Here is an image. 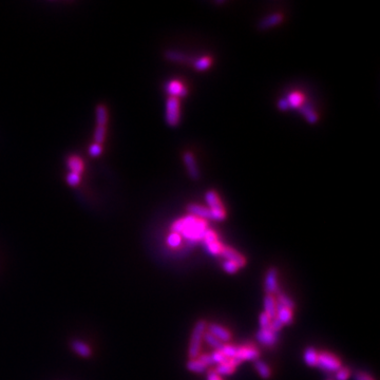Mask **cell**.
<instances>
[{"label": "cell", "instance_id": "6da1fadb", "mask_svg": "<svg viewBox=\"0 0 380 380\" xmlns=\"http://www.w3.org/2000/svg\"><path fill=\"white\" fill-rule=\"evenodd\" d=\"M207 229V221L193 216H187L179 219L171 225V231L179 233L181 237L189 240L191 242H197L203 240L204 233Z\"/></svg>", "mask_w": 380, "mask_h": 380}, {"label": "cell", "instance_id": "7a4b0ae2", "mask_svg": "<svg viewBox=\"0 0 380 380\" xmlns=\"http://www.w3.org/2000/svg\"><path fill=\"white\" fill-rule=\"evenodd\" d=\"M206 328H207V324H206L205 320H200L195 325V328H193L188 349V356L190 359H196L200 355Z\"/></svg>", "mask_w": 380, "mask_h": 380}, {"label": "cell", "instance_id": "3957f363", "mask_svg": "<svg viewBox=\"0 0 380 380\" xmlns=\"http://www.w3.org/2000/svg\"><path fill=\"white\" fill-rule=\"evenodd\" d=\"M206 203L208 204V209L211 213V220L222 221L226 218V211L218 193L215 190H208L205 193Z\"/></svg>", "mask_w": 380, "mask_h": 380}, {"label": "cell", "instance_id": "277c9868", "mask_svg": "<svg viewBox=\"0 0 380 380\" xmlns=\"http://www.w3.org/2000/svg\"><path fill=\"white\" fill-rule=\"evenodd\" d=\"M166 123L171 127H176L179 123L181 118V111H179V99L177 97H171L166 102V111H165Z\"/></svg>", "mask_w": 380, "mask_h": 380}, {"label": "cell", "instance_id": "5b68a950", "mask_svg": "<svg viewBox=\"0 0 380 380\" xmlns=\"http://www.w3.org/2000/svg\"><path fill=\"white\" fill-rule=\"evenodd\" d=\"M316 366L326 372H337L341 368V362H340V360L335 355L331 354V353L321 352L318 353V360Z\"/></svg>", "mask_w": 380, "mask_h": 380}, {"label": "cell", "instance_id": "8992f818", "mask_svg": "<svg viewBox=\"0 0 380 380\" xmlns=\"http://www.w3.org/2000/svg\"><path fill=\"white\" fill-rule=\"evenodd\" d=\"M203 240L206 246V249H207L210 253H212V255H220V253H221L223 245L218 241V237L215 231H212L208 228L206 229Z\"/></svg>", "mask_w": 380, "mask_h": 380}, {"label": "cell", "instance_id": "52a82bcc", "mask_svg": "<svg viewBox=\"0 0 380 380\" xmlns=\"http://www.w3.org/2000/svg\"><path fill=\"white\" fill-rule=\"evenodd\" d=\"M264 290L266 291V295H272L278 294L279 292V285H278V270L275 268H271L268 269V274L265 276V282H264Z\"/></svg>", "mask_w": 380, "mask_h": 380}, {"label": "cell", "instance_id": "ba28073f", "mask_svg": "<svg viewBox=\"0 0 380 380\" xmlns=\"http://www.w3.org/2000/svg\"><path fill=\"white\" fill-rule=\"evenodd\" d=\"M165 91L168 93L169 96L177 97L179 99L187 95V88L177 79H172V81L166 83Z\"/></svg>", "mask_w": 380, "mask_h": 380}, {"label": "cell", "instance_id": "9c48e42d", "mask_svg": "<svg viewBox=\"0 0 380 380\" xmlns=\"http://www.w3.org/2000/svg\"><path fill=\"white\" fill-rule=\"evenodd\" d=\"M67 168L69 169V172L78 173L83 176L86 169V163L84 158L78 155H70L66 161Z\"/></svg>", "mask_w": 380, "mask_h": 380}, {"label": "cell", "instance_id": "30bf717a", "mask_svg": "<svg viewBox=\"0 0 380 380\" xmlns=\"http://www.w3.org/2000/svg\"><path fill=\"white\" fill-rule=\"evenodd\" d=\"M220 255L223 256L226 260H227V261H231L233 263H236L239 266V268H244V266L246 265V259L239 251H237L236 249H233L231 247L223 246L221 253H220Z\"/></svg>", "mask_w": 380, "mask_h": 380}, {"label": "cell", "instance_id": "8fae6325", "mask_svg": "<svg viewBox=\"0 0 380 380\" xmlns=\"http://www.w3.org/2000/svg\"><path fill=\"white\" fill-rule=\"evenodd\" d=\"M259 357V351L253 345H242L237 348V355L236 359L240 360V361H244V360H257Z\"/></svg>", "mask_w": 380, "mask_h": 380}, {"label": "cell", "instance_id": "7c38bea8", "mask_svg": "<svg viewBox=\"0 0 380 380\" xmlns=\"http://www.w3.org/2000/svg\"><path fill=\"white\" fill-rule=\"evenodd\" d=\"M183 161L186 168H187L188 175L191 177V179H198L200 178V170H199L195 156H193L191 152H185L183 156Z\"/></svg>", "mask_w": 380, "mask_h": 380}, {"label": "cell", "instance_id": "4fadbf2b", "mask_svg": "<svg viewBox=\"0 0 380 380\" xmlns=\"http://www.w3.org/2000/svg\"><path fill=\"white\" fill-rule=\"evenodd\" d=\"M186 209H187L190 216L206 220V221H207V220H211L210 210L208 209V207H205V206H203V205L191 203V204L187 205Z\"/></svg>", "mask_w": 380, "mask_h": 380}, {"label": "cell", "instance_id": "5bb4252c", "mask_svg": "<svg viewBox=\"0 0 380 380\" xmlns=\"http://www.w3.org/2000/svg\"><path fill=\"white\" fill-rule=\"evenodd\" d=\"M283 21V14L282 13H271V14L264 17L261 22H259V28L261 30H268L272 28L279 23H281Z\"/></svg>", "mask_w": 380, "mask_h": 380}, {"label": "cell", "instance_id": "9a60e30c", "mask_svg": "<svg viewBox=\"0 0 380 380\" xmlns=\"http://www.w3.org/2000/svg\"><path fill=\"white\" fill-rule=\"evenodd\" d=\"M239 364H241V361H240V360H238L236 358L228 359L226 362H223L221 364H218L215 373H216V374H218L219 376H221V375H224V376L230 375V374H232L233 372H235L236 368H237Z\"/></svg>", "mask_w": 380, "mask_h": 380}, {"label": "cell", "instance_id": "2e32d148", "mask_svg": "<svg viewBox=\"0 0 380 380\" xmlns=\"http://www.w3.org/2000/svg\"><path fill=\"white\" fill-rule=\"evenodd\" d=\"M206 329L208 330L207 332H209L211 335L215 336L221 342L228 341V340H230V338H231L230 333L227 330H226L225 328H223L222 325H219V324H216V323H211Z\"/></svg>", "mask_w": 380, "mask_h": 380}, {"label": "cell", "instance_id": "e0dca14e", "mask_svg": "<svg viewBox=\"0 0 380 380\" xmlns=\"http://www.w3.org/2000/svg\"><path fill=\"white\" fill-rule=\"evenodd\" d=\"M257 339L259 340L260 343L268 345V346H271L278 341V335H277V333L272 332L269 329H268V330L261 329L257 333Z\"/></svg>", "mask_w": 380, "mask_h": 380}, {"label": "cell", "instance_id": "ac0fdd59", "mask_svg": "<svg viewBox=\"0 0 380 380\" xmlns=\"http://www.w3.org/2000/svg\"><path fill=\"white\" fill-rule=\"evenodd\" d=\"M109 111L104 104H99L95 108V126L108 127Z\"/></svg>", "mask_w": 380, "mask_h": 380}, {"label": "cell", "instance_id": "d6986e66", "mask_svg": "<svg viewBox=\"0 0 380 380\" xmlns=\"http://www.w3.org/2000/svg\"><path fill=\"white\" fill-rule=\"evenodd\" d=\"M289 104V108L300 109L305 104V96L301 92H291L285 97Z\"/></svg>", "mask_w": 380, "mask_h": 380}, {"label": "cell", "instance_id": "ffe728a7", "mask_svg": "<svg viewBox=\"0 0 380 380\" xmlns=\"http://www.w3.org/2000/svg\"><path fill=\"white\" fill-rule=\"evenodd\" d=\"M276 318L281 322L283 325L291 324L292 321V311L284 308V306L280 305L277 303V312H276Z\"/></svg>", "mask_w": 380, "mask_h": 380}, {"label": "cell", "instance_id": "44dd1931", "mask_svg": "<svg viewBox=\"0 0 380 380\" xmlns=\"http://www.w3.org/2000/svg\"><path fill=\"white\" fill-rule=\"evenodd\" d=\"M264 310L265 314H268L270 319L276 318L277 312V301L272 295H266L264 298Z\"/></svg>", "mask_w": 380, "mask_h": 380}, {"label": "cell", "instance_id": "7402d4cb", "mask_svg": "<svg viewBox=\"0 0 380 380\" xmlns=\"http://www.w3.org/2000/svg\"><path fill=\"white\" fill-rule=\"evenodd\" d=\"M299 111L302 113L303 116L305 117L306 121L311 124H315L318 121V114L315 112V110L312 108L310 105L304 104L301 108L299 109Z\"/></svg>", "mask_w": 380, "mask_h": 380}, {"label": "cell", "instance_id": "603a6c76", "mask_svg": "<svg viewBox=\"0 0 380 380\" xmlns=\"http://www.w3.org/2000/svg\"><path fill=\"white\" fill-rule=\"evenodd\" d=\"M211 64H212V59L210 57L202 56L196 59L195 63H193V67H195V69L198 71H204L206 69H208L211 66Z\"/></svg>", "mask_w": 380, "mask_h": 380}, {"label": "cell", "instance_id": "cb8c5ba5", "mask_svg": "<svg viewBox=\"0 0 380 380\" xmlns=\"http://www.w3.org/2000/svg\"><path fill=\"white\" fill-rule=\"evenodd\" d=\"M318 360V353L313 349L309 348L304 353V361L309 366H316Z\"/></svg>", "mask_w": 380, "mask_h": 380}, {"label": "cell", "instance_id": "d4e9b609", "mask_svg": "<svg viewBox=\"0 0 380 380\" xmlns=\"http://www.w3.org/2000/svg\"><path fill=\"white\" fill-rule=\"evenodd\" d=\"M203 338H204L205 341L207 342L210 346H212L213 349H216V351L221 350V349L223 348L224 343L220 341V340L217 339L213 335H211L209 332H205V334H204V337H203Z\"/></svg>", "mask_w": 380, "mask_h": 380}, {"label": "cell", "instance_id": "484cf974", "mask_svg": "<svg viewBox=\"0 0 380 380\" xmlns=\"http://www.w3.org/2000/svg\"><path fill=\"white\" fill-rule=\"evenodd\" d=\"M166 58L168 61L171 62H176V63H184L187 61V56L181 52H177V51H167L165 53Z\"/></svg>", "mask_w": 380, "mask_h": 380}, {"label": "cell", "instance_id": "4316f807", "mask_svg": "<svg viewBox=\"0 0 380 380\" xmlns=\"http://www.w3.org/2000/svg\"><path fill=\"white\" fill-rule=\"evenodd\" d=\"M82 179L83 176L74 172H68L66 176V182L69 186H71V187H77V186H79V184L82 183Z\"/></svg>", "mask_w": 380, "mask_h": 380}, {"label": "cell", "instance_id": "83f0119b", "mask_svg": "<svg viewBox=\"0 0 380 380\" xmlns=\"http://www.w3.org/2000/svg\"><path fill=\"white\" fill-rule=\"evenodd\" d=\"M187 369L193 373H203L205 372L206 369H207V366L204 365L201 361H199V360L196 358V359L189 360L187 363Z\"/></svg>", "mask_w": 380, "mask_h": 380}, {"label": "cell", "instance_id": "f1b7e54d", "mask_svg": "<svg viewBox=\"0 0 380 380\" xmlns=\"http://www.w3.org/2000/svg\"><path fill=\"white\" fill-rule=\"evenodd\" d=\"M277 295H278V301H277L278 304L284 306V308H288L291 311L295 309V306H296L295 302L292 301L290 297H288L285 294H283V292H280V291L278 292Z\"/></svg>", "mask_w": 380, "mask_h": 380}, {"label": "cell", "instance_id": "f546056e", "mask_svg": "<svg viewBox=\"0 0 380 380\" xmlns=\"http://www.w3.org/2000/svg\"><path fill=\"white\" fill-rule=\"evenodd\" d=\"M255 368L257 372L259 373V375L261 376L264 379H268L270 377V370L268 366V364L262 362V361H256L255 362Z\"/></svg>", "mask_w": 380, "mask_h": 380}, {"label": "cell", "instance_id": "4dcf8cb0", "mask_svg": "<svg viewBox=\"0 0 380 380\" xmlns=\"http://www.w3.org/2000/svg\"><path fill=\"white\" fill-rule=\"evenodd\" d=\"M103 152H104L103 145H99L96 143H92L88 148V153L91 157L101 156L103 155Z\"/></svg>", "mask_w": 380, "mask_h": 380}, {"label": "cell", "instance_id": "1f68e13d", "mask_svg": "<svg viewBox=\"0 0 380 380\" xmlns=\"http://www.w3.org/2000/svg\"><path fill=\"white\" fill-rule=\"evenodd\" d=\"M181 241H182V237L177 232L171 231V233L167 238V244L170 246V247H173V248L178 247V246L181 244Z\"/></svg>", "mask_w": 380, "mask_h": 380}, {"label": "cell", "instance_id": "d6a6232c", "mask_svg": "<svg viewBox=\"0 0 380 380\" xmlns=\"http://www.w3.org/2000/svg\"><path fill=\"white\" fill-rule=\"evenodd\" d=\"M221 352L228 359H233L236 358V355H237V346L230 345V344H224L223 348L221 349Z\"/></svg>", "mask_w": 380, "mask_h": 380}, {"label": "cell", "instance_id": "836d02e7", "mask_svg": "<svg viewBox=\"0 0 380 380\" xmlns=\"http://www.w3.org/2000/svg\"><path fill=\"white\" fill-rule=\"evenodd\" d=\"M73 348L75 349L76 353H78V354H81L84 357L85 356H89L90 353H91V351H90V349L88 348V346H87L84 343L78 342V341H75L74 343H73Z\"/></svg>", "mask_w": 380, "mask_h": 380}, {"label": "cell", "instance_id": "e575fe53", "mask_svg": "<svg viewBox=\"0 0 380 380\" xmlns=\"http://www.w3.org/2000/svg\"><path fill=\"white\" fill-rule=\"evenodd\" d=\"M212 360H213V363H218V364H221L223 362H226L228 360V358L226 357L223 353L221 352V350H218V351H215L212 353V355H210Z\"/></svg>", "mask_w": 380, "mask_h": 380}, {"label": "cell", "instance_id": "d590c367", "mask_svg": "<svg viewBox=\"0 0 380 380\" xmlns=\"http://www.w3.org/2000/svg\"><path fill=\"white\" fill-rule=\"evenodd\" d=\"M271 320L272 319H270V317L268 314H265V313H262V314L260 315V317H259V322H260V326H261V329L262 330L269 329L270 323H271Z\"/></svg>", "mask_w": 380, "mask_h": 380}, {"label": "cell", "instance_id": "8d00e7d4", "mask_svg": "<svg viewBox=\"0 0 380 380\" xmlns=\"http://www.w3.org/2000/svg\"><path fill=\"white\" fill-rule=\"evenodd\" d=\"M223 269L227 272V274H236L239 269V266L231 261H226L223 263Z\"/></svg>", "mask_w": 380, "mask_h": 380}, {"label": "cell", "instance_id": "74e56055", "mask_svg": "<svg viewBox=\"0 0 380 380\" xmlns=\"http://www.w3.org/2000/svg\"><path fill=\"white\" fill-rule=\"evenodd\" d=\"M350 370L349 369H344V368H340L337 371L336 374V379L337 380H348L350 378Z\"/></svg>", "mask_w": 380, "mask_h": 380}, {"label": "cell", "instance_id": "f35d334b", "mask_svg": "<svg viewBox=\"0 0 380 380\" xmlns=\"http://www.w3.org/2000/svg\"><path fill=\"white\" fill-rule=\"evenodd\" d=\"M197 359L199 360V361H201L206 366H209V365L215 364V363H213V360H212L211 356L208 355V354H200Z\"/></svg>", "mask_w": 380, "mask_h": 380}, {"label": "cell", "instance_id": "ab89813d", "mask_svg": "<svg viewBox=\"0 0 380 380\" xmlns=\"http://www.w3.org/2000/svg\"><path fill=\"white\" fill-rule=\"evenodd\" d=\"M282 326H283V324L280 322L277 318H274L271 320L269 330H271L272 332H275V333H278L280 330L282 329Z\"/></svg>", "mask_w": 380, "mask_h": 380}, {"label": "cell", "instance_id": "60d3db41", "mask_svg": "<svg viewBox=\"0 0 380 380\" xmlns=\"http://www.w3.org/2000/svg\"><path fill=\"white\" fill-rule=\"evenodd\" d=\"M354 379L355 380H374L370 375L363 372H357L354 376Z\"/></svg>", "mask_w": 380, "mask_h": 380}, {"label": "cell", "instance_id": "b9f144b4", "mask_svg": "<svg viewBox=\"0 0 380 380\" xmlns=\"http://www.w3.org/2000/svg\"><path fill=\"white\" fill-rule=\"evenodd\" d=\"M278 107H279V109L282 110V111L288 110L289 109V104H288V101H286V98H281V99H280L279 103H278Z\"/></svg>", "mask_w": 380, "mask_h": 380}, {"label": "cell", "instance_id": "7bdbcfd3", "mask_svg": "<svg viewBox=\"0 0 380 380\" xmlns=\"http://www.w3.org/2000/svg\"><path fill=\"white\" fill-rule=\"evenodd\" d=\"M208 380H221V378L215 372H210L208 374Z\"/></svg>", "mask_w": 380, "mask_h": 380}]
</instances>
